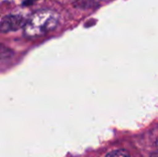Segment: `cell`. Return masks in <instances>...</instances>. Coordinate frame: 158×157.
Masks as SVG:
<instances>
[{"label":"cell","mask_w":158,"mask_h":157,"mask_svg":"<svg viewBox=\"0 0 158 157\" xmlns=\"http://www.w3.org/2000/svg\"><path fill=\"white\" fill-rule=\"evenodd\" d=\"M58 24L59 15L57 12L48 8L39 9L27 19L23 33L29 39L40 38L54 31Z\"/></svg>","instance_id":"1"},{"label":"cell","mask_w":158,"mask_h":157,"mask_svg":"<svg viewBox=\"0 0 158 157\" xmlns=\"http://www.w3.org/2000/svg\"><path fill=\"white\" fill-rule=\"evenodd\" d=\"M27 19L20 14H9L1 19L0 31L2 33H8L16 31L21 28H24Z\"/></svg>","instance_id":"2"},{"label":"cell","mask_w":158,"mask_h":157,"mask_svg":"<svg viewBox=\"0 0 158 157\" xmlns=\"http://www.w3.org/2000/svg\"><path fill=\"white\" fill-rule=\"evenodd\" d=\"M105 157H131V154L124 149H117L107 153Z\"/></svg>","instance_id":"3"},{"label":"cell","mask_w":158,"mask_h":157,"mask_svg":"<svg viewBox=\"0 0 158 157\" xmlns=\"http://www.w3.org/2000/svg\"><path fill=\"white\" fill-rule=\"evenodd\" d=\"M151 157H158V153H156V154H154V155H152Z\"/></svg>","instance_id":"4"},{"label":"cell","mask_w":158,"mask_h":157,"mask_svg":"<svg viewBox=\"0 0 158 157\" xmlns=\"http://www.w3.org/2000/svg\"><path fill=\"white\" fill-rule=\"evenodd\" d=\"M156 147H157V149H158V138H157V140H156Z\"/></svg>","instance_id":"5"}]
</instances>
